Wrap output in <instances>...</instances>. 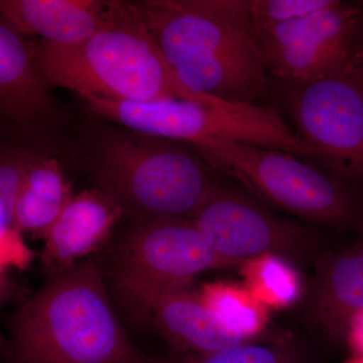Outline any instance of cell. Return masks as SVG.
Returning a JSON list of instances; mask_svg holds the SVG:
<instances>
[{
	"label": "cell",
	"mask_w": 363,
	"mask_h": 363,
	"mask_svg": "<svg viewBox=\"0 0 363 363\" xmlns=\"http://www.w3.org/2000/svg\"><path fill=\"white\" fill-rule=\"evenodd\" d=\"M201 363H314L305 344L290 334L266 341H247L206 355Z\"/></svg>",
	"instance_id": "obj_20"
},
{
	"label": "cell",
	"mask_w": 363,
	"mask_h": 363,
	"mask_svg": "<svg viewBox=\"0 0 363 363\" xmlns=\"http://www.w3.org/2000/svg\"><path fill=\"white\" fill-rule=\"evenodd\" d=\"M100 121L71 156L93 188L133 220H194L219 184L206 162L185 143Z\"/></svg>",
	"instance_id": "obj_2"
},
{
	"label": "cell",
	"mask_w": 363,
	"mask_h": 363,
	"mask_svg": "<svg viewBox=\"0 0 363 363\" xmlns=\"http://www.w3.org/2000/svg\"><path fill=\"white\" fill-rule=\"evenodd\" d=\"M193 222L216 255L238 266L274 255L294 266L312 267L329 250L314 227L274 214L250 195L222 184Z\"/></svg>",
	"instance_id": "obj_8"
},
{
	"label": "cell",
	"mask_w": 363,
	"mask_h": 363,
	"mask_svg": "<svg viewBox=\"0 0 363 363\" xmlns=\"http://www.w3.org/2000/svg\"><path fill=\"white\" fill-rule=\"evenodd\" d=\"M344 363H363V357H353Z\"/></svg>",
	"instance_id": "obj_26"
},
{
	"label": "cell",
	"mask_w": 363,
	"mask_h": 363,
	"mask_svg": "<svg viewBox=\"0 0 363 363\" xmlns=\"http://www.w3.org/2000/svg\"><path fill=\"white\" fill-rule=\"evenodd\" d=\"M119 292H169L188 289L196 276L238 266L207 245L194 222L133 220L111 252Z\"/></svg>",
	"instance_id": "obj_9"
},
{
	"label": "cell",
	"mask_w": 363,
	"mask_h": 363,
	"mask_svg": "<svg viewBox=\"0 0 363 363\" xmlns=\"http://www.w3.org/2000/svg\"><path fill=\"white\" fill-rule=\"evenodd\" d=\"M199 297L224 328L245 340H253L267 328L269 308L245 286L208 283L202 286Z\"/></svg>",
	"instance_id": "obj_18"
},
{
	"label": "cell",
	"mask_w": 363,
	"mask_h": 363,
	"mask_svg": "<svg viewBox=\"0 0 363 363\" xmlns=\"http://www.w3.org/2000/svg\"><path fill=\"white\" fill-rule=\"evenodd\" d=\"M135 4L185 89L238 104L271 105L272 79L247 0Z\"/></svg>",
	"instance_id": "obj_1"
},
{
	"label": "cell",
	"mask_w": 363,
	"mask_h": 363,
	"mask_svg": "<svg viewBox=\"0 0 363 363\" xmlns=\"http://www.w3.org/2000/svg\"><path fill=\"white\" fill-rule=\"evenodd\" d=\"M18 294V286L6 274H0V309L13 301Z\"/></svg>",
	"instance_id": "obj_23"
},
{
	"label": "cell",
	"mask_w": 363,
	"mask_h": 363,
	"mask_svg": "<svg viewBox=\"0 0 363 363\" xmlns=\"http://www.w3.org/2000/svg\"><path fill=\"white\" fill-rule=\"evenodd\" d=\"M13 130H16V128H13L11 124L7 123L6 121H4V119L0 118V135H4V133Z\"/></svg>",
	"instance_id": "obj_25"
},
{
	"label": "cell",
	"mask_w": 363,
	"mask_h": 363,
	"mask_svg": "<svg viewBox=\"0 0 363 363\" xmlns=\"http://www.w3.org/2000/svg\"><path fill=\"white\" fill-rule=\"evenodd\" d=\"M272 99L330 173L363 187V44L340 65L305 83L272 80Z\"/></svg>",
	"instance_id": "obj_7"
},
{
	"label": "cell",
	"mask_w": 363,
	"mask_h": 363,
	"mask_svg": "<svg viewBox=\"0 0 363 363\" xmlns=\"http://www.w3.org/2000/svg\"><path fill=\"white\" fill-rule=\"evenodd\" d=\"M331 0H247L255 25L294 20L324 9Z\"/></svg>",
	"instance_id": "obj_21"
},
{
	"label": "cell",
	"mask_w": 363,
	"mask_h": 363,
	"mask_svg": "<svg viewBox=\"0 0 363 363\" xmlns=\"http://www.w3.org/2000/svg\"><path fill=\"white\" fill-rule=\"evenodd\" d=\"M193 150L214 172L240 184L264 206L316 225L363 231L357 189L296 155L226 138L205 140Z\"/></svg>",
	"instance_id": "obj_5"
},
{
	"label": "cell",
	"mask_w": 363,
	"mask_h": 363,
	"mask_svg": "<svg viewBox=\"0 0 363 363\" xmlns=\"http://www.w3.org/2000/svg\"><path fill=\"white\" fill-rule=\"evenodd\" d=\"M360 4L331 0L294 20L255 25L272 80L305 83L322 77L350 56Z\"/></svg>",
	"instance_id": "obj_10"
},
{
	"label": "cell",
	"mask_w": 363,
	"mask_h": 363,
	"mask_svg": "<svg viewBox=\"0 0 363 363\" xmlns=\"http://www.w3.org/2000/svg\"><path fill=\"white\" fill-rule=\"evenodd\" d=\"M35 66L49 87L82 98L152 102L186 97L135 2L112 0L106 18L89 39L72 47L39 42Z\"/></svg>",
	"instance_id": "obj_4"
},
{
	"label": "cell",
	"mask_w": 363,
	"mask_h": 363,
	"mask_svg": "<svg viewBox=\"0 0 363 363\" xmlns=\"http://www.w3.org/2000/svg\"><path fill=\"white\" fill-rule=\"evenodd\" d=\"M0 118L51 145L64 116L35 66L33 45L0 13Z\"/></svg>",
	"instance_id": "obj_12"
},
{
	"label": "cell",
	"mask_w": 363,
	"mask_h": 363,
	"mask_svg": "<svg viewBox=\"0 0 363 363\" xmlns=\"http://www.w3.org/2000/svg\"><path fill=\"white\" fill-rule=\"evenodd\" d=\"M73 197L71 182L52 149L26 169L14 204V226L23 235L45 238Z\"/></svg>",
	"instance_id": "obj_17"
},
{
	"label": "cell",
	"mask_w": 363,
	"mask_h": 363,
	"mask_svg": "<svg viewBox=\"0 0 363 363\" xmlns=\"http://www.w3.org/2000/svg\"><path fill=\"white\" fill-rule=\"evenodd\" d=\"M240 267L243 286L267 308H286L302 297V279L292 262L283 257L264 255L245 260Z\"/></svg>",
	"instance_id": "obj_19"
},
{
	"label": "cell",
	"mask_w": 363,
	"mask_h": 363,
	"mask_svg": "<svg viewBox=\"0 0 363 363\" xmlns=\"http://www.w3.org/2000/svg\"><path fill=\"white\" fill-rule=\"evenodd\" d=\"M298 302L300 321L325 345L345 343L350 320L363 310V236L347 247L322 253Z\"/></svg>",
	"instance_id": "obj_11"
},
{
	"label": "cell",
	"mask_w": 363,
	"mask_h": 363,
	"mask_svg": "<svg viewBox=\"0 0 363 363\" xmlns=\"http://www.w3.org/2000/svg\"><path fill=\"white\" fill-rule=\"evenodd\" d=\"M45 145L18 130L0 135V274L25 269L33 252L14 226L13 212L18 188L30 162L45 150Z\"/></svg>",
	"instance_id": "obj_16"
},
{
	"label": "cell",
	"mask_w": 363,
	"mask_h": 363,
	"mask_svg": "<svg viewBox=\"0 0 363 363\" xmlns=\"http://www.w3.org/2000/svg\"><path fill=\"white\" fill-rule=\"evenodd\" d=\"M9 330L16 363H152L121 326L95 257L49 274Z\"/></svg>",
	"instance_id": "obj_3"
},
{
	"label": "cell",
	"mask_w": 363,
	"mask_h": 363,
	"mask_svg": "<svg viewBox=\"0 0 363 363\" xmlns=\"http://www.w3.org/2000/svg\"><path fill=\"white\" fill-rule=\"evenodd\" d=\"M82 99L86 109L102 121L192 149L211 138H226L316 159L283 113L269 105L238 104L192 92L152 102Z\"/></svg>",
	"instance_id": "obj_6"
},
{
	"label": "cell",
	"mask_w": 363,
	"mask_h": 363,
	"mask_svg": "<svg viewBox=\"0 0 363 363\" xmlns=\"http://www.w3.org/2000/svg\"><path fill=\"white\" fill-rule=\"evenodd\" d=\"M123 215L97 189L73 195L45 234L42 252L45 271L49 274L64 271L104 247Z\"/></svg>",
	"instance_id": "obj_14"
},
{
	"label": "cell",
	"mask_w": 363,
	"mask_h": 363,
	"mask_svg": "<svg viewBox=\"0 0 363 363\" xmlns=\"http://www.w3.org/2000/svg\"><path fill=\"white\" fill-rule=\"evenodd\" d=\"M357 40L363 44V4H360L359 14H358Z\"/></svg>",
	"instance_id": "obj_24"
},
{
	"label": "cell",
	"mask_w": 363,
	"mask_h": 363,
	"mask_svg": "<svg viewBox=\"0 0 363 363\" xmlns=\"http://www.w3.org/2000/svg\"><path fill=\"white\" fill-rule=\"evenodd\" d=\"M111 4V0H0V13L25 37L72 47L96 32Z\"/></svg>",
	"instance_id": "obj_15"
},
{
	"label": "cell",
	"mask_w": 363,
	"mask_h": 363,
	"mask_svg": "<svg viewBox=\"0 0 363 363\" xmlns=\"http://www.w3.org/2000/svg\"><path fill=\"white\" fill-rule=\"evenodd\" d=\"M169 342L183 350L213 354L247 342L224 328L199 295L188 289L169 292L121 294Z\"/></svg>",
	"instance_id": "obj_13"
},
{
	"label": "cell",
	"mask_w": 363,
	"mask_h": 363,
	"mask_svg": "<svg viewBox=\"0 0 363 363\" xmlns=\"http://www.w3.org/2000/svg\"><path fill=\"white\" fill-rule=\"evenodd\" d=\"M345 344L350 346L354 357H363V310L350 320L346 332Z\"/></svg>",
	"instance_id": "obj_22"
}]
</instances>
